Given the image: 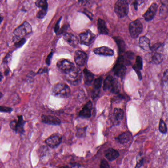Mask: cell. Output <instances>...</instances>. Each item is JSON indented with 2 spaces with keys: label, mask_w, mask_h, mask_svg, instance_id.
Returning <instances> with one entry per match:
<instances>
[{
  "label": "cell",
  "mask_w": 168,
  "mask_h": 168,
  "mask_svg": "<svg viewBox=\"0 0 168 168\" xmlns=\"http://www.w3.org/2000/svg\"><path fill=\"white\" fill-rule=\"evenodd\" d=\"M104 90H108L114 94H118L120 90V86L118 79L111 75H108L104 81Z\"/></svg>",
  "instance_id": "cell-1"
},
{
  "label": "cell",
  "mask_w": 168,
  "mask_h": 168,
  "mask_svg": "<svg viewBox=\"0 0 168 168\" xmlns=\"http://www.w3.org/2000/svg\"><path fill=\"white\" fill-rule=\"evenodd\" d=\"M53 95L60 98H67L69 96L70 90L69 86L64 83L55 84L52 88Z\"/></svg>",
  "instance_id": "cell-2"
},
{
  "label": "cell",
  "mask_w": 168,
  "mask_h": 168,
  "mask_svg": "<svg viewBox=\"0 0 168 168\" xmlns=\"http://www.w3.org/2000/svg\"><path fill=\"white\" fill-rule=\"evenodd\" d=\"M65 74L66 80L72 85H77L81 82L82 73L78 68L74 67L73 70Z\"/></svg>",
  "instance_id": "cell-3"
},
{
  "label": "cell",
  "mask_w": 168,
  "mask_h": 168,
  "mask_svg": "<svg viewBox=\"0 0 168 168\" xmlns=\"http://www.w3.org/2000/svg\"><path fill=\"white\" fill-rule=\"evenodd\" d=\"M114 11L119 18H123L127 15L129 11V5L126 1L119 0L116 2L114 6Z\"/></svg>",
  "instance_id": "cell-4"
},
{
  "label": "cell",
  "mask_w": 168,
  "mask_h": 168,
  "mask_svg": "<svg viewBox=\"0 0 168 168\" xmlns=\"http://www.w3.org/2000/svg\"><path fill=\"white\" fill-rule=\"evenodd\" d=\"M124 59L123 56L120 55L118 58L116 64L114 66V74L120 78H123L126 74V68L124 65Z\"/></svg>",
  "instance_id": "cell-5"
},
{
  "label": "cell",
  "mask_w": 168,
  "mask_h": 168,
  "mask_svg": "<svg viewBox=\"0 0 168 168\" xmlns=\"http://www.w3.org/2000/svg\"><path fill=\"white\" fill-rule=\"evenodd\" d=\"M32 32V29L31 25L27 22L25 21L20 26L15 29L14 32L15 37L23 38L26 35H29Z\"/></svg>",
  "instance_id": "cell-6"
},
{
  "label": "cell",
  "mask_w": 168,
  "mask_h": 168,
  "mask_svg": "<svg viewBox=\"0 0 168 168\" xmlns=\"http://www.w3.org/2000/svg\"><path fill=\"white\" fill-rule=\"evenodd\" d=\"M142 23L138 20H136L130 23L129 26V30L131 37L136 38L138 37L142 32Z\"/></svg>",
  "instance_id": "cell-7"
},
{
  "label": "cell",
  "mask_w": 168,
  "mask_h": 168,
  "mask_svg": "<svg viewBox=\"0 0 168 168\" xmlns=\"http://www.w3.org/2000/svg\"><path fill=\"white\" fill-rule=\"evenodd\" d=\"M26 121L24 120L22 115L18 116V120H13L10 123V127L11 129L15 131L16 133L23 134L24 133V126L25 125Z\"/></svg>",
  "instance_id": "cell-8"
},
{
  "label": "cell",
  "mask_w": 168,
  "mask_h": 168,
  "mask_svg": "<svg viewBox=\"0 0 168 168\" xmlns=\"http://www.w3.org/2000/svg\"><path fill=\"white\" fill-rule=\"evenodd\" d=\"M79 38L82 44L89 46L92 43L95 39V35L90 30H87L80 34Z\"/></svg>",
  "instance_id": "cell-9"
},
{
  "label": "cell",
  "mask_w": 168,
  "mask_h": 168,
  "mask_svg": "<svg viewBox=\"0 0 168 168\" xmlns=\"http://www.w3.org/2000/svg\"><path fill=\"white\" fill-rule=\"evenodd\" d=\"M57 67L60 71L66 74L73 70L74 68V66L68 60L62 59L58 61Z\"/></svg>",
  "instance_id": "cell-10"
},
{
  "label": "cell",
  "mask_w": 168,
  "mask_h": 168,
  "mask_svg": "<svg viewBox=\"0 0 168 168\" xmlns=\"http://www.w3.org/2000/svg\"><path fill=\"white\" fill-rule=\"evenodd\" d=\"M62 142V137L58 134H54L50 136L46 140V143L51 148L57 147Z\"/></svg>",
  "instance_id": "cell-11"
},
{
  "label": "cell",
  "mask_w": 168,
  "mask_h": 168,
  "mask_svg": "<svg viewBox=\"0 0 168 168\" xmlns=\"http://www.w3.org/2000/svg\"><path fill=\"white\" fill-rule=\"evenodd\" d=\"M157 8L158 6L156 3H153L150 6V8H148L147 11L143 15V18L146 21H150L153 19L157 12Z\"/></svg>",
  "instance_id": "cell-12"
},
{
  "label": "cell",
  "mask_w": 168,
  "mask_h": 168,
  "mask_svg": "<svg viewBox=\"0 0 168 168\" xmlns=\"http://www.w3.org/2000/svg\"><path fill=\"white\" fill-rule=\"evenodd\" d=\"M74 61L78 66L84 65L87 59V55L82 51L77 50L74 53Z\"/></svg>",
  "instance_id": "cell-13"
},
{
  "label": "cell",
  "mask_w": 168,
  "mask_h": 168,
  "mask_svg": "<svg viewBox=\"0 0 168 168\" xmlns=\"http://www.w3.org/2000/svg\"><path fill=\"white\" fill-rule=\"evenodd\" d=\"M42 122L50 125H59L61 124V120L59 119L52 115H42Z\"/></svg>",
  "instance_id": "cell-14"
},
{
  "label": "cell",
  "mask_w": 168,
  "mask_h": 168,
  "mask_svg": "<svg viewBox=\"0 0 168 168\" xmlns=\"http://www.w3.org/2000/svg\"><path fill=\"white\" fill-rule=\"evenodd\" d=\"M102 82H103V78L102 77L97 78L94 81V84H93L94 88L91 93L92 97L93 99L96 98L99 95L102 84Z\"/></svg>",
  "instance_id": "cell-15"
},
{
  "label": "cell",
  "mask_w": 168,
  "mask_h": 168,
  "mask_svg": "<svg viewBox=\"0 0 168 168\" xmlns=\"http://www.w3.org/2000/svg\"><path fill=\"white\" fill-rule=\"evenodd\" d=\"M93 52L96 54L103 56H113L114 54V50L106 46L94 48Z\"/></svg>",
  "instance_id": "cell-16"
},
{
  "label": "cell",
  "mask_w": 168,
  "mask_h": 168,
  "mask_svg": "<svg viewBox=\"0 0 168 168\" xmlns=\"http://www.w3.org/2000/svg\"><path fill=\"white\" fill-rule=\"evenodd\" d=\"M92 104L91 101L88 102L79 112V116L83 118H89L91 115Z\"/></svg>",
  "instance_id": "cell-17"
},
{
  "label": "cell",
  "mask_w": 168,
  "mask_h": 168,
  "mask_svg": "<svg viewBox=\"0 0 168 168\" xmlns=\"http://www.w3.org/2000/svg\"><path fill=\"white\" fill-rule=\"evenodd\" d=\"M63 38L69 45L73 47H75L78 42L77 38L72 34L66 33L64 34Z\"/></svg>",
  "instance_id": "cell-18"
},
{
  "label": "cell",
  "mask_w": 168,
  "mask_h": 168,
  "mask_svg": "<svg viewBox=\"0 0 168 168\" xmlns=\"http://www.w3.org/2000/svg\"><path fill=\"white\" fill-rule=\"evenodd\" d=\"M105 155L108 160L111 161L117 159L119 156V153L114 148H110L106 151Z\"/></svg>",
  "instance_id": "cell-19"
},
{
  "label": "cell",
  "mask_w": 168,
  "mask_h": 168,
  "mask_svg": "<svg viewBox=\"0 0 168 168\" xmlns=\"http://www.w3.org/2000/svg\"><path fill=\"white\" fill-rule=\"evenodd\" d=\"M84 75V82L85 84L87 86H90L93 82L94 79V75L93 73H91L87 69H84L83 71Z\"/></svg>",
  "instance_id": "cell-20"
},
{
  "label": "cell",
  "mask_w": 168,
  "mask_h": 168,
  "mask_svg": "<svg viewBox=\"0 0 168 168\" xmlns=\"http://www.w3.org/2000/svg\"><path fill=\"white\" fill-rule=\"evenodd\" d=\"M97 23L99 33L103 35H107L109 33V31L105 21L102 19H99Z\"/></svg>",
  "instance_id": "cell-21"
},
{
  "label": "cell",
  "mask_w": 168,
  "mask_h": 168,
  "mask_svg": "<svg viewBox=\"0 0 168 168\" xmlns=\"http://www.w3.org/2000/svg\"><path fill=\"white\" fill-rule=\"evenodd\" d=\"M139 46L141 48L145 50L148 51L150 50V41L146 36H142L140 38Z\"/></svg>",
  "instance_id": "cell-22"
},
{
  "label": "cell",
  "mask_w": 168,
  "mask_h": 168,
  "mask_svg": "<svg viewBox=\"0 0 168 168\" xmlns=\"http://www.w3.org/2000/svg\"><path fill=\"white\" fill-rule=\"evenodd\" d=\"M131 134L128 132L123 133L116 138V141L121 144H125L130 141Z\"/></svg>",
  "instance_id": "cell-23"
},
{
  "label": "cell",
  "mask_w": 168,
  "mask_h": 168,
  "mask_svg": "<svg viewBox=\"0 0 168 168\" xmlns=\"http://www.w3.org/2000/svg\"><path fill=\"white\" fill-rule=\"evenodd\" d=\"M150 62L155 64H159L162 62L163 60V56L160 53L157 52H154L152 54H150Z\"/></svg>",
  "instance_id": "cell-24"
},
{
  "label": "cell",
  "mask_w": 168,
  "mask_h": 168,
  "mask_svg": "<svg viewBox=\"0 0 168 168\" xmlns=\"http://www.w3.org/2000/svg\"><path fill=\"white\" fill-rule=\"evenodd\" d=\"M114 116L117 121L122 120L124 117V111L121 109L115 108L114 110Z\"/></svg>",
  "instance_id": "cell-25"
},
{
  "label": "cell",
  "mask_w": 168,
  "mask_h": 168,
  "mask_svg": "<svg viewBox=\"0 0 168 168\" xmlns=\"http://www.w3.org/2000/svg\"><path fill=\"white\" fill-rule=\"evenodd\" d=\"M114 38L118 45L119 51L121 52H124L125 50V44L122 38L119 37H114Z\"/></svg>",
  "instance_id": "cell-26"
},
{
  "label": "cell",
  "mask_w": 168,
  "mask_h": 168,
  "mask_svg": "<svg viewBox=\"0 0 168 168\" xmlns=\"http://www.w3.org/2000/svg\"><path fill=\"white\" fill-rule=\"evenodd\" d=\"M143 62H142V58L139 56H138L136 57V64L133 66V68L135 71H140L142 69Z\"/></svg>",
  "instance_id": "cell-27"
},
{
  "label": "cell",
  "mask_w": 168,
  "mask_h": 168,
  "mask_svg": "<svg viewBox=\"0 0 168 168\" xmlns=\"http://www.w3.org/2000/svg\"><path fill=\"white\" fill-rule=\"evenodd\" d=\"M14 46L17 48L22 46L24 43L26 42L25 38H18L14 37Z\"/></svg>",
  "instance_id": "cell-28"
},
{
  "label": "cell",
  "mask_w": 168,
  "mask_h": 168,
  "mask_svg": "<svg viewBox=\"0 0 168 168\" xmlns=\"http://www.w3.org/2000/svg\"><path fill=\"white\" fill-rule=\"evenodd\" d=\"M126 58H125L124 57V63L126 61V63L127 64L130 65L131 64V62L132 61L134 58V54L132 52H128L126 53Z\"/></svg>",
  "instance_id": "cell-29"
},
{
  "label": "cell",
  "mask_w": 168,
  "mask_h": 168,
  "mask_svg": "<svg viewBox=\"0 0 168 168\" xmlns=\"http://www.w3.org/2000/svg\"><path fill=\"white\" fill-rule=\"evenodd\" d=\"M159 130L161 133L163 134H166L167 132V127L165 123L163 120L161 119L159 122Z\"/></svg>",
  "instance_id": "cell-30"
},
{
  "label": "cell",
  "mask_w": 168,
  "mask_h": 168,
  "mask_svg": "<svg viewBox=\"0 0 168 168\" xmlns=\"http://www.w3.org/2000/svg\"><path fill=\"white\" fill-rule=\"evenodd\" d=\"M35 4L38 8H48V3L46 0H38L36 2Z\"/></svg>",
  "instance_id": "cell-31"
},
{
  "label": "cell",
  "mask_w": 168,
  "mask_h": 168,
  "mask_svg": "<svg viewBox=\"0 0 168 168\" xmlns=\"http://www.w3.org/2000/svg\"><path fill=\"white\" fill-rule=\"evenodd\" d=\"M48 8H41V10L38 11L37 14V17L39 19H42L45 18L47 14Z\"/></svg>",
  "instance_id": "cell-32"
},
{
  "label": "cell",
  "mask_w": 168,
  "mask_h": 168,
  "mask_svg": "<svg viewBox=\"0 0 168 168\" xmlns=\"http://www.w3.org/2000/svg\"><path fill=\"white\" fill-rule=\"evenodd\" d=\"M86 127L78 128L77 129V137L81 138L86 136Z\"/></svg>",
  "instance_id": "cell-33"
},
{
  "label": "cell",
  "mask_w": 168,
  "mask_h": 168,
  "mask_svg": "<svg viewBox=\"0 0 168 168\" xmlns=\"http://www.w3.org/2000/svg\"><path fill=\"white\" fill-rule=\"evenodd\" d=\"M165 14H167V7L165 4H162L160 10V14L162 16L165 15Z\"/></svg>",
  "instance_id": "cell-34"
},
{
  "label": "cell",
  "mask_w": 168,
  "mask_h": 168,
  "mask_svg": "<svg viewBox=\"0 0 168 168\" xmlns=\"http://www.w3.org/2000/svg\"><path fill=\"white\" fill-rule=\"evenodd\" d=\"M13 109L6 106H0V112L3 113H10L13 111Z\"/></svg>",
  "instance_id": "cell-35"
},
{
  "label": "cell",
  "mask_w": 168,
  "mask_h": 168,
  "mask_svg": "<svg viewBox=\"0 0 168 168\" xmlns=\"http://www.w3.org/2000/svg\"><path fill=\"white\" fill-rule=\"evenodd\" d=\"M100 168H110L109 163L106 160L103 159L101 161Z\"/></svg>",
  "instance_id": "cell-36"
},
{
  "label": "cell",
  "mask_w": 168,
  "mask_h": 168,
  "mask_svg": "<svg viewBox=\"0 0 168 168\" xmlns=\"http://www.w3.org/2000/svg\"><path fill=\"white\" fill-rule=\"evenodd\" d=\"M162 47V45L161 43H157L155 45H153L152 47H151L150 50H152L153 52H156L157 50L160 49Z\"/></svg>",
  "instance_id": "cell-37"
},
{
  "label": "cell",
  "mask_w": 168,
  "mask_h": 168,
  "mask_svg": "<svg viewBox=\"0 0 168 168\" xmlns=\"http://www.w3.org/2000/svg\"><path fill=\"white\" fill-rule=\"evenodd\" d=\"M52 56H53V52H51L50 54L47 56V58L46 59V64L48 66H50V64L51 60L52 59Z\"/></svg>",
  "instance_id": "cell-38"
},
{
  "label": "cell",
  "mask_w": 168,
  "mask_h": 168,
  "mask_svg": "<svg viewBox=\"0 0 168 168\" xmlns=\"http://www.w3.org/2000/svg\"><path fill=\"white\" fill-rule=\"evenodd\" d=\"M61 18H60L58 20L57 23H56V24L55 26L54 31L56 33H57L58 32V31H59V30L60 22L61 19Z\"/></svg>",
  "instance_id": "cell-39"
},
{
  "label": "cell",
  "mask_w": 168,
  "mask_h": 168,
  "mask_svg": "<svg viewBox=\"0 0 168 168\" xmlns=\"http://www.w3.org/2000/svg\"><path fill=\"white\" fill-rule=\"evenodd\" d=\"M143 161H144V160H143V158L141 159L140 160L138 161L137 162V164L136 165V167L135 168H140L142 166V165L143 164Z\"/></svg>",
  "instance_id": "cell-40"
},
{
  "label": "cell",
  "mask_w": 168,
  "mask_h": 168,
  "mask_svg": "<svg viewBox=\"0 0 168 168\" xmlns=\"http://www.w3.org/2000/svg\"><path fill=\"white\" fill-rule=\"evenodd\" d=\"M11 52H10V53H8V54L6 55V56L5 58H4V61L5 62V63L6 64V63H8L9 62V61L10 59V57H11Z\"/></svg>",
  "instance_id": "cell-41"
},
{
  "label": "cell",
  "mask_w": 168,
  "mask_h": 168,
  "mask_svg": "<svg viewBox=\"0 0 168 168\" xmlns=\"http://www.w3.org/2000/svg\"><path fill=\"white\" fill-rule=\"evenodd\" d=\"M47 70H47V68H42V69H40L38 70L37 74H43V73H47Z\"/></svg>",
  "instance_id": "cell-42"
},
{
  "label": "cell",
  "mask_w": 168,
  "mask_h": 168,
  "mask_svg": "<svg viewBox=\"0 0 168 168\" xmlns=\"http://www.w3.org/2000/svg\"><path fill=\"white\" fill-rule=\"evenodd\" d=\"M84 12V14H86V15H87V16L89 17V18H90L91 19H92V17H93V16H92V14H91L90 13H89V11H87V10H85Z\"/></svg>",
  "instance_id": "cell-43"
},
{
  "label": "cell",
  "mask_w": 168,
  "mask_h": 168,
  "mask_svg": "<svg viewBox=\"0 0 168 168\" xmlns=\"http://www.w3.org/2000/svg\"><path fill=\"white\" fill-rule=\"evenodd\" d=\"M138 4V1H134L133 2V6L134 7V9L135 10L137 9Z\"/></svg>",
  "instance_id": "cell-44"
},
{
  "label": "cell",
  "mask_w": 168,
  "mask_h": 168,
  "mask_svg": "<svg viewBox=\"0 0 168 168\" xmlns=\"http://www.w3.org/2000/svg\"><path fill=\"white\" fill-rule=\"evenodd\" d=\"M164 77L166 79H167V78H168V70H167L164 73Z\"/></svg>",
  "instance_id": "cell-45"
},
{
  "label": "cell",
  "mask_w": 168,
  "mask_h": 168,
  "mask_svg": "<svg viewBox=\"0 0 168 168\" xmlns=\"http://www.w3.org/2000/svg\"><path fill=\"white\" fill-rule=\"evenodd\" d=\"M9 72H10V70L9 69H7L6 70L5 72V75H7L9 74Z\"/></svg>",
  "instance_id": "cell-46"
},
{
  "label": "cell",
  "mask_w": 168,
  "mask_h": 168,
  "mask_svg": "<svg viewBox=\"0 0 168 168\" xmlns=\"http://www.w3.org/2000/svg\"><path fill=\"white\" fill-rule=\"evenodd\" d=\"M3 74H2V73L1 72H0V82H1L2 80V79H3Z\"/></svg>",
  "instance_id": "cell-47"
},
{
  "label": "cell",
  "mask_w": 168,
  "mask_h": 168,
  "mask_svg": "<svg viewBox=\"0 0 168 168\" xmlns=\"http://www.w3.org/2000/svg\"><path fill=\"white\" fill-rule=\"evenodd\" d=\"M3 19H4V18L2 16H0V24L3 21Z\"/></svg>",
  "instance_id": "cell-48"
},
{
  "label": "cell",
  "mask_w": 168,
  "mask_h": 168,
  "mask_svg": "<svg viewBox=\"0 0 168 168\" xmlns=\"http://www.w3.org/2000/svg\"><path fill=\"white\" fill-rule=\"evenodd\" d=\"M60 168H69L68 167V166H62V167H60Z\"/></svg>",
  "instance_id": "cell-49"
},
{
  "label": "cell",
  "mask_w": 168,
  "mask_h": 168,
  "mask_svg": "<svg viewBox=\"0 0 168 168\" xmlns=\"http://www.w3.org/2000/svg\"><path fill=\"white\" fill-rule=\"evenodd\" d=\"M3 94H2V93H1V92H0V99H1L2 97H3Z\"/></svg>",
  "instance_id": "cell-50"
}]
</instances>
